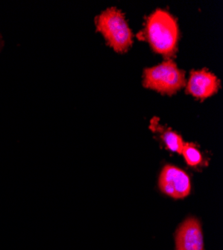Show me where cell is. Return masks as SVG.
Masks as SVG:
<instances>
[{"mask_svg":"<svg viewBox=\"0 0 223 250\" xmlns=\"http://www.w3.org/2000/svg\"><path fill=\"white\" fill-rule=\"evenodd\" d=\"M143 38L155 52L166 57L172 56L179 38L177 21L167 11L157 9L146 19Z\"/></svg>","mask_w":223,"mask_h":250,"instance_id":"obj_1","label":"cell"},{"mask_svg":"<svg viewBox=\"0 0 223 250\" xmlns=\"http://www.w3.org/2000/svg\"><path fill=\"white\" fill-rule=\"evenodd\" d=\"M95 23L97 30L116 52H125L131 46L133 34L120 10L114 7L104 10L96 17Z\"/></svg>","mask_w":223,"mask_h":250,"instance_id":"obj_2","label":"cell"},{"mask_svg":"<svg viewBox=\"0 0 223 250\" xmlns=\"http://www.w3.org/2000/svg\"><path fill=\"white\" fill-rule=\"evenodd\" d=\"M143 85L164 94H174L185 85V74L175 62L166 59L162 63L144 69Z\"/></svg>","mask_w":223,"mask_h":250,"instance_id":"obj_3","label":"cell"},{"mask_svg":"<svg viewBox=\"0 0 223 250\" xmlns=\"http://www.w3.org/2000/svg\"><path fill=\"white\" fill-rule=\"evenodd\" d=\"M159 188L166 195L180 199L186 197L191 190L190 178L183 170L173 165H165L159 176Z\"/></svg>","mask_w":223,"mask_h":250,"instance_id":"obj_4","label":"cell"},{"mask_svg":"<svg viewBox=\"0 0 223 250\" xmlns=\"http://www.w3.org/2000/svg\"><path fill=\"white\" fill-rule=\"evenodd\" d=\"M219 85V79L208 70H192L186 83V92L198 99H205L215 94Z\"/></svg>","mask_w":223,"mask_h":250,"instance_id":"obj_5","label":"cell"},{"mask_svg":"<svg viewBox=\"0 0 223 250\" xmlns=\"http://www.w3.org/2000/svg\"><path fill=\"white\" fill-rule=\"evenodd\" d=\"M175 240L176 250H204L201 225L196 218H187L179 226Z\"/></svg>","mask_w":223,"mask_h":250,"instance_id":"obj_6","label":"cell"},{"mask_svg":"<svg viewBox=\"0 0 223 250\" xmlns=\"http://www.w3.org/2000/svg\"><path fill=\"white\" fill-rule=\"evenodd\" d=\"M161 138H162V140H163L164 144L166 145V147L169 150H171L173 152L181 153L184 143H183V140H182L181 136L178 133H176L170 129L162 130Z\"/></svg>","mask_w":223,"mask_h":250,"instance_id":"obj_7","label":"cell"},{"mask_svg":"<svg viewBox=\"0 0 223 250\" xmlns=\"http://www.w3.org/2000/svg\"><path fill=\"white\" fill-rule=\"evenodd\" d=\"M181 153L186 160L187 164L190 166H196L200 164L202 161V155L194 144L185 143L183 145Z\"/></svg>","mask_w":223,"mask_h":250,"instance_id":"obj_8","label":"cell"}]
</instances>
